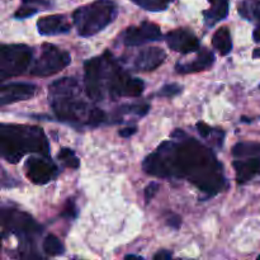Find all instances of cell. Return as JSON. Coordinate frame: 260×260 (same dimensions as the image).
Wrapping results in <instances>:
<instances>
[{
  "mask_svg": "<svg viewBox=\"0 0 260 260\" xmlns=\"http://www.w3.org/2000/svg\"><path fill=\"white\" fill-rule=\"evenodd\" d=\"M178 142L165 141L142 162V169L156 178L187 179L208 196H216L226 187L223 167L215 152L182 129L172 134Z\"/></svg>",
  "mask_w": 260,
  "mask_h": 260,
  "instance_id": "obj_1",
  "label": "cell"
},
{
  "mask_svg": "<svg viewBox=\"0 0 260 260\" xmlns=\"http://www.w3.org/2000/svg\"><path fill=\"white\" fill-rule=\"evenodd\" d=\"M84 88L88 98L99 102L106 98L141 95L145 83L141 79L131 78L107 51L84 63Z\"/></svg>",
  "mask_w": 260,
  "mask_h": 260,
  "instance_id": "obj_2",
  "label": "cell"
},
{
  "mask_svg": "<svg viewBox=\"0 0 260 260\" xmlns=\"http://www.w3.org/2000/svg\"><path fill=\"white\" fill-rule=\"evenodd\" d=\"M50 103L60 121L74 126L96 127L107 119L106 113L91 107L80 98V86L76 79L66 78L50 85Z\"/></svg>",
  "mask_w": 260,
  "mask_h": 260,
  "instance_id": "obj_3",
  "label": "cell"
},
{
  "mask_svg": "<svg viewBox=\"0 0 260 260\" xmlns=\"http://www.w3.org/2000/svg\"><path fill=\"white\" fill-rule=\"evenodd\" d=\"M48 141L41 127L2 124L0 127V154L10 164H17L25 154L48 156Z\"/></svg>",
  "mask_w": 260,
  "mask_h": 260,
  "instance_id": "obj_4",
  "label": "cell"
},
{
  "mask_svg": "<svg viewBox=\"0 0 260 260\" xmlns=\"http://www.w3.org/2000/svg\"><path fill=\"white\" fill-rule=\"evenodd\" d=\"M118 7L113 0H95L73 13V22L80 37H91L111 24L117 17Z\"/></svg>",
  "mask_w": 260,
  "mask_h": 260,
  "instance_id": "obj_5",
  "label": "cell"
},
{
  "mask_svg": "<svg viewBox=\"0 0 260 260\" xmlns=\"http://www.w3.org/2000/svg\"><path fill=\"white\" fill-rule=\"evenodd\" d=\"M33 50L27 45H3L0 48V79L24 74L30 66Z\"/></svg>",
  "mask_w": 260,
  "mask_h": 260,
  "instance_id": "obj_6",
  "label": "cell"
},
{
  "mask_svg": "<svg viewBox=\"0 0 260 260\" xmlns=\"http://www.w3.org/2000/svg\"><path fill=\"white\" fill-rule=\"evenodd\" d=\"M70 62L71 57L68 51L61 50L51 43H45L38 58L33 62L29 74L32 76L47 78L60 73Z\"/></svg>",
  "mask_w": 260,
  "mask_h": 260,
  "instance_id": "obj_7",
  "label": "cell"
},
{
  "mask_svg": "<svg viewBox=\"0 0 260 260\" xmlns=\"http://www.w3.org/2000/svg\"><path fill=\"white\" fill-rule=\"evenodd\" d=\"M2 221L4 233L9 231L10 234L17 235L19 240L25 241L28 244L35 240L36 236L40 235V233L42 231L40 225L29 215L22 212V211L3 208Z\"/></svg>",
  "mask_w": 260,
  "mask_h": 260,
  "instance_id": "obj_8",
  "label": "cell"
},
{
  "mask_svg": "<svg viewBox=\"0 0 260 260\" xmlns=\"http://www.w3.org/2000/svg\"><path fill=\"white\" fill-rule=\"evenodd\" d=\"M162 38L161 30L156 23L144 22L140 25H131L121 33V41L124 46L136 47L145 43L160 41Z\"/></svg>",
  "mask_w": 260,
  "mask_h": 260,
  "instance_id": "obj_9",
  "label": "cell"
},
{
  "mask_svg": "<svg viewBox=\"0 0 260 260\" xmlns=\"http://www.w3.org/2000/svg\"><path fill=\"white\" fill-rule=\"evenodd\" d=\"M25 174L30 182L42 185L57 177L58 168L50 157L41 155V157L33 156L25 161Z\"/></svg>",
  "mask_w": 260,
  "mask_h": 260,
  "instance_id": "obj_10",
  "label": "cell"
},
{
  "mask_svg": "<svg viewBox=\"0 0 260 260\" xmlns=\"http://www.w3.org/2000/svg\"><path fill=\"white\" fill-rule=\"evenodd\" d=\"M165 42L173 51L179 53H190L200 50L201 42L194 33L187 29H174L165 36Z\"/></svg>",
  "mask_w": 260,
  "mask_h": 260,
  "instance_id": "obj_11",
  "label": "cell"
},
{
  "mask_svg": "<svg viewBox=\"0 0 260 260\" xmlns=\"http://www.w3.org/2000/svg\"><path fill=\"white\" fill-rule=\"evenodd\" d=\"M165 58H167V53L161 48L145 47L136 53L132 66L135 71L146 73V71H152L159 68L164 62Z\"/></svg>",
  "mask_w": 260,
  "mask_h": 260,
  "instance_id": "obj_12",
  "label": "cell"
},
{
  "mask_svg": "<svg viewBox=\"0 0 260 260\" xmlns=\"http://www.w3.org/2000/svg\"><path fill=\"white\" fill-rule=\"evenodd\" d=\"M36 94V85L29 83H9L0 88V106L27 101Z\"/></svg>",
  "mask_w": 260,
  "mask_h": 260,
  "instance_id": "obj_13",
  "label": "cell"
},
{
  "mask_svg": "<svg viewBox=\"0 0 260 260\" xmlns=\"http://www.w3.org/2000/svg\"><path fill=\"white\" fill-rule=\"evenodd\" d=\"M38 33L42 36H57L70 32L71 24L63 15H48L42 17L37 22Z\"/></svg>",
  "mask_w": 260,
  "mask_h": 260,
  "instance_id": "obj_14",
  "label": "cell"
},
{
  "mask_svg": "<svg viewBox=\"0 0 260 260\" xmlns=\"http://www.w3.org/2000/svg\"><path fill=\"white\" fill-rule=\"evenodd\" d=\"M216 57L215 53L212 51L207 50V48H203L198 52L197 57L193 61L187 63H177L175 65V71L179 74H194L200 73V71L208 70L211 66L215 63Z\"/></svg>",
  "mask_w": 260,
  "mask_h": 260,
  "instance_id": "obj_15",
  "label": "cell"
},
{
  "mask_svg": "<svg viewBox=\"0 0 260 260\" xmlns=\"http://www.w3.org/2000/svg\"><path fill=\"white\" fill-rule=\"evenodd\" d=\"M233 167L236 173V182L243 184L253 179L260 173V157L254 156L246 160H235Z\"/></svg>",
  "mask_w": 260,
  "mask_h": 260,
  "instance_id": "obj_16",
  "label": "cell"
},
{
  "mask_svg": "<svg viewBox=\"0 0 260 260\" xmlns=\"http://www.w3.org/2000/svg\"><path fill=\"white\" fill-rule=\"evenodd\" d=\"M210 8L203 12V18L207 27H213L225 19L229 14V0H208Z\"/></svg>",
  "mask_w": 260,
  "mask_h": 260,
  "instance_id": "obj_17",
  "label": "cell"
},
{
  "mask_svg": "<svg viewBox=\"0 0 260 260\" xmlns=\"http://www.w3.org/2000/svg\"><path fill=\"white\" fill-rule=\"evenodd\" d=\"M212 46L221 56H228L233 50V40L228 27L218 28L212 37Z\"/></svg>",
  "mask_w": 260,
  "mask_h": 260,
  "instance_id": "obj_18",
  "label": "cell"
},
{
  "mask_svg": "<svg viewBox=\"0 0 260 260\" xmlns=\"http://www.w3.org/2000/svg\"><path fill=\"white\" fill-rule=\"evenodd\" d=\"M238 12L244 19L260 24V0H241Z\"/></svg>",
  "mask_w": 260,
  "mask_h": 260,
  "instance_id": "obj_19",
  "label": "cell"
},
{
  "mask_svg": "<svg viewBox=\"0 0 260 260\" xmlns=\"http://www.w3.org/2000/svg\"><path fill=\"white\" fill-rule=\"evenodd\" d=\"M233 155L238 159L260 156V142H239L233 147Z\"/></svg>",
  "mask_w": 260,
  "mask_h": 260,
  "instance_id": "obj_20",
  "label": "cell"
},
{
  "mask_svg": "<svg viewBox=\"0 0 260 260\" xmlns=\"http://www.w3.org/2000/svg\"><path fill=\"white\" fill-rule=\"evenodd\" d=\"M42 249L50 256H58L65 253V246L61 243L60 239L55 235H51V234L43 239Z\"/></svg>",
  "mask_w": 260,
  "mask_h": 260,
  "instance_id": "obj_21",
  "label": "cell"
},
{
  "mask_svg": "<svg viewBox=\"0 0 260 260\" xmlns=\"http://www.w3.org/2000/svg\"><path fill=\"white\" fill-rule=\"evenodd\" d=\"M131 2L149 12H162V10L168 9V7L174 0H131Z\"/></svg>",
  "mask_w": 260,
  "mask_h": 260,
  "instance_id": "obj_22",
  "label": "cell"
},
{
  "mask_svg": "<svg viewBox=\"0 0 260 260\" xmlns=\"http://www.w3.org/2000/svg\"><path fill=\"white\" fill-rule=\"evenodd\" d=\"M57 159L60 160L63 164V167L71 168V169H78L80 167V160L78 159V156L75 155L74 150L69 149V147H62V149L58 151Z\"/></svg>",
  "mask_w": 260,
  "mask_h": 260,
  "instance_id": "obj_23",
  "label": "cell"
},
{
  "mask_svg": "<svg viewBox=\"0 0 260 260\" xmlns=\"http://www.w3.org/2000/svg\"><path fill=\"white\" fill-rule=\"evenodd\" d=\"M150 106L146 103L139 104H129V106H123L119 108V114H134L137 117H144L149 113Z\"/></svg>",
  "mask_w": 260,
  "mask_h": 260,
  "instance_id": "obj_24",
  "label": "cell"
},
{
  "mask_svg": "<svg viewBox=\"0 0 260 260\" xmlns=\"http://www.w3.org/2000/svg\"><path fill=\"white\" fill-rule=\"evenodd\" d=\"M183 88L179 84H168V85L162 86L159 91H157V96H165V98H173L182 93Z\"/></svg>",
  "mask_w": 260,
  "mask_h": 260,
  "instance_id": "obj_25",
  "label": "cell"
},
{
  "mask_svg": "<svg viewBox=\"0 0 260 260\" xmlns=\"http://www.w3.org/2000/svg\"><path fill=\"white\" fill-rule=\"evenodd\" d=\"M38 12H40V10H38L37 8L22 3V7H19V9L14 13V18L15 19H25V18H29L32 17V15L37 14Z\"/></svg>",
  "mask_w": 260,
  "mask_h": 260,
  "instance_id": "obj_26",
  "label": "cell"
},
{
  "mask_svg": "<svg viewBox=\"0 0 260 260\" xmlns=\"http://www.w3.org/2000/svg\"><path fill=\"white\" fill-rule=\"evenodd\" d=\"M159 188H160L159 183H156V182L150 183V184L145 188L144 194H145V201H146V203H149L150 201H151L152 198L157 194V192H159Z\"/></svg>",
  "mask_w": 260,
  "mask_h": 260,
  "instance_id": "obj_27",
  "label": "cell"
},
{
  "mask_svg": "<svg viewBox=\"0 0 260 260\" xmlns=\"http://www.w3.org/2000/svg\"><path fill=\"white\" fill-rule=\"evenodd\" d=\"M76 215H78V210H76V206H75V202H74L73 200H69L68 203H66L65 206V210L62 211V217H66V218H75Z\"/></svg>",
  "mask_w": 260,
  "mask_h": 260,
  "instance_id": "obj_28",
  "label": "cell"
},
{
  "mask_svg": "<svg viewBox=\"0 0 260 260\" xmlns=\"http://www.w3.org/2000/svg\"><path fill=\"white\" fill-rule=\"evenodd\" d=\"M22 3L32 5V7L37 8L38 10H47L52 8V3L48 2V0H22Z\"/></svg>",
  "mask_w": 260,
  "mask_h": 260,
  "instance_id": "obj_29",
  "label": "cell"
},
{
  "mask_svg": "<svg viewBox=\"0 0 260 260\" xmlns=\"http://www.w3.org/2000/svg\"><path fill=\"white\" fill-rule=\"evenodd\" d=\"M197 131L198 134L201 135V137H203V139H207V137H210L211 135L215 134V129L211 128V127L208 126L207 123H205V122H198Z\"/></svg>",
  "mask_w": 260,
  "mask_h": 260,
  "instance_id": "obj_30",
  "label": "cell"
},
{
  "mask_svg": "<svg viewBox=\"0 0 260 260\" xmlns=\"http://www.w3.org/2000/svg\"><path fill=\"white\" fill-rule=\"evenodd\" d=\"M167 223L173 229H179L180 223H182V220H180L179 216L174 215V213H170L169 217L167 218Z\"/></svg>",
  "mask_w": 260,
  "mask_h": 260,
  "instance_id": "obj_31",
  "label": "cell"
},
{
  "mask_svg": "<svg viewBox=\"0 0 260 260\" xmlns=\"http://www.w3.org/2000/svg\"><path fill=\"white\" fill-rule=\"evenodd\" d=\"M137 132V127H126V128H122L121 131L118 132L119 136L124 137V139H128V137H131L132 135H135Z\"/></svg>",
  "mask_w": 260,
  "mask_h": 260,
  "instance_id": "obj_32",
  "label": "cell"
},
{
  "mask_svg": "<svg viewBox=\"0 0 260 260\" xmlns=\"http://www.w3.org/2000/svg\"><path fill=\"white\" fill-rule=\"evenodd\" d=\"M173 256V254L168 250H160L159 253H156L154 255V259L156 260H168Z\"/></svg>",
  "mask_w": 260,
  "mask_h": 260,
  "instance_id": "obj_33",
  "label": "cell"
},
{
  "mask_svg": "<svg viewBox=\"0 0 260 260\" xmlns=\"http://www.w3.org/2000/svg\"><path fill=\"white\" fill-rule=\"evenodd\" d=\"M253 38L255 42H260V24H258V27L255 28V30H254L253 33Z\"/></svg>",
  "mask_w": 260,
  "mask_h": 260,
  "instance_id": "obj_34",
  "label": "cell"
},
{
  "mask_svg": "<svg viewBox=\"0 0 260 260\" xmlns=\"http://www.w3.org/2000/svg\"><path fill=\"white\" fill-rule=\"evenodd\" d=\"M253 57L254 58H260V47L255 48V50L253 51Z\"/></svg>",
  "mask_w": 260,
  "mask_h": 260,
  "instance_id": "obj_35",
  "label": "cell"
},
{
  "mask_svg": "<svg viewBox=\"0 0 260 260\" xmlns=\"http://www.w3.org/2000/svg\"><path fill=\"white\" fill-rule=\"evenodd\" d=\"M132 258H137V259H142V256H139V255H127L126 259H132Z\"/></svg>",
  "mask_w": 260,
  "mask_h": 260,
  "instance_id": "obj_36",
  "label": "cell"
},
{
  "mask_svg": "<svg viewBox=\"0 0 260 260\" xmlns=\"http://www.w3.org/2000/svg\"><path fill=\"white\" fill-rule=\"evenodd\" d=\"M258 259H260V255H259V256H258Z\"/></svg>",
  "mask_w": 260,
  "mask_h": 260,
  "instance_id": "obj_37",
  "label": "cell"
},
{
  "mask_svg": "<svg viewBox=\"0 0 260 260\" xmlns=\"http://www.w3.org/2000/svg\"><path fill=\"white\" fill-rule=\"evenodd\" d=\"M259 88H260V86H259Z\"/></svg>",
  "mask_w": 260,
  "mask_h": 260,
  "instance_id": "obj_38",
  "label": "cell"
}]
</instances>
